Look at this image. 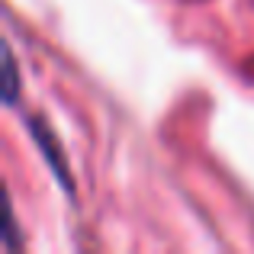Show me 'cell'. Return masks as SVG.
Returning <instances> with one entry per match:
<instances>
[{
	"mask_svg": "<svg viewBox=\"0 0 254 254\" xmlns=\"http://www.w3.org/2000/svg\"><path fill=\"white\" fill-rule=\"evenodd\" d=\"M16 97V68H13V52L6 49V103H13Z\"/></svg>",
	"mask_w": 254,
	"mask_h": 254,
	"instance_id": "cell-1",
	"label": "cell"
}]
</instances>
